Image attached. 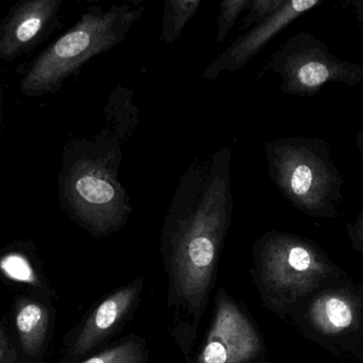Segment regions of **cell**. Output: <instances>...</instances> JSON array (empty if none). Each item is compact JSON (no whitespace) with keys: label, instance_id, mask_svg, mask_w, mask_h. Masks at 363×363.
I'll return each instance as SVG.
<instances>
[{"label":"cell","instance_id":"1","mask_svg":"<svg viewBox=\"0 0 363 363\" xmlns=\"http://www.w3.org/2000/svg\"><path fill=\"white\" fill-rule=\"evenodd\" d=\"M232 149L221 146L183 173L164 219L161 255L168 279V330L185 362L217 278L233 221Z\"/></svg>","mask_w":363,"mask_h":363},{"label":"cell","instance_id":"2","mask_svg":"<svg viewBox=\"0 0 363 363\" xmlns=\"http://www.w3.org/2000/svg\"><path fill=\"white\" fill-rule=\"evenodd\" d=\"M106 127L81 145L64 175L63 194L77 221L98 238L125 227L133 212L131 197L118 179L123 146L138 125L133 92L117 87L106 107Z\"/></svg>","mask_w":363,"mask_h":363},{"label":"cell","instance_id":"3","mask_svg":"<svg viewBox=\"0 0 363 363\" xmlns=\"http://www.w3.org/2000/svg\"><path fill=\"white\" fill-rule=\"evenodd\" d=\"M264 148L271 181L292 206L315 219L339 217L345 180L325 140L286 136Z\"/></svg>","mask_w":363,"mask_h":363},{"label":"cell","instance_id":"4","mask_svg":"<svg viewBox=\"0 0 363 363\" xmlns=\"http://www.w3.org/2000/svg\"><path fill=\"white\" fill-rule=\"evenodd\" d=\"M145 11L140 2L89 8L69 31L38 57L21 81V92L42 95L55 91L89 60L121 44Z\"/></svg>","mask_w":363,"mask_h":363},{"label":"cell","instance_id":"5","mask_svg":"<svg viewBox=\"0 0 363 363\" xmlns=\"http://www.w3.org/2000/svg\"><path fill=\"white\" fill-rule=\"evenodd\" d=\"M325 264L306 239L270 230L254 244L251 272L264 304L279 313L317 287L328 272Z\"/></svg>","mask_w":363,"mask_h":363},{"label":"cell","instance_id":"6","mask_svg":"<svg viewBox=\"0 0 363 363\" xmlns=\"http://www.w3.org/2000/svg\"><path fill=\"white\" fill-rule=\"evenodd\" d=\"M264 72L279 75V91L290 96H315L330 83L355 87L363 81V64L340 59L309 32L290 36L270 55Z\"/></svg>","mask_w":363,"mask_h":363},{"label":"cell","instance_id":"7","mask_svg":"<svg viewBox=\"0 0 363 363\" xmlns=\"http://www.w3.org/2000/svg\"><path fill=\"white\" fill-rule=\"evenodd\" d=\"M264 341L245 308L223 288L216 293L211 327L196 356L185 363H252Z\"/></svg>","mask_w":363,"mask_h":363},{"label":"cell","instance_id":"8","mask_svg":"<svg viewBox=\"0 0 363 363\" xmlns=\"http://www.w3.org/2000/svg\"><path fill=\"white\" fill-rule=\"evenodd\" d=\"M322 2L323 0H286L285 4L274 14L241 34L223 53L215 58L205 68L203 80H215L221 72L241 70L277 34Z\"/></svg>","mask_w":363,"mask_h":363},{"label":"cell","instance_id":"9","mask_svg":"<svg viewBox=\"0 0 363 363\" xmlns=\"http://www.w3.org/2000/svg\"><path fill=\"white\" fill-rule=\"evenodd\" d=\"M144 281L138 277L111 292L96 306L74 339V355L84 356L123 330L140 304Z\"/></svg>","mask_w":363,"mask_h":363},{"label":"cell","instance_id":"10","mask_svg":"<svg viewBox=\"0 0 363 363\" xmlns=\"http://www.w3.org/2000/svg\"><path fill=\"white\" fill-rule=\"evenodd\" d=\"M60 0L23 2L11 16L0 38V55L14 57L30 46L59 10Z\"/></svg>","mask_w":363,"mask_h":363},{"label":"cell","instance_id":"11","mask_svg":"<svg viewBox=\"0 0 363 363\" xmlns=\"http://www.w3.org/2000/svg\"><path fill=\"white\" fill-rule=\"evenodd\" d=\"M313 324L328 334L343 332L355 322L353 305L337 294H328L315 300L311 309Z\"/></svg>","mask_w":363,"mask_h":363},{"label":"cell","instance_id":"12","mask_svg":"<svg viewBox=\"0 0 363 363\" xmlns=\"http://www.w3.org/2000/svg\"><path fill=\"white\" fill-rule=\"evenodd\" d=\"M49 313L36 303H26L16 315V328L23 343V350L34 355L44 342L48 327Z\"/></svg>","mask_w":363,"mask_h":363},{"label":"cell","instance_id":"13","mask_svg":"<svg viewBox=\"0 0 363 363\" xmlns=\"http://www.w3.org/2000/svg\"><path fill=\"white\" fill-rule=\"evenodd\" d=\"M202 4V0H167L162 18L161 40L172 45Z\"/></svg>","mask_w":363,"mask_h":363},{"label":"cell","instance_id":"14","mask_svg":"<svg viewBox=\"0 0 363 363\" xmlns=\"http://www.w3.org/2000/svg\"><path fill=\"white\" fill-rule=\"evenodd\" d=\"M149 357L147 341L131 335L81 363H148Z\"/></svg>","mask_w":363,"mask_h":363},{"label":"cell","instance_id":"15","mask_svg":"<svg viewBox=\"0 0 363 363\" xmlns=\"http://www.w3.org/2000/svg\"><path fill=\"white\" fill-rule=\"evenodd\" d=\"M252 0H222L220 2V13L218 17L216 43L221 44L228 32L234 28L237 19L243 11L249 10Z\"/></svg>","mask_w":363,"mask_h":363},{"label":"cell","instance_id":"16","mask_svg":"<svg viewBox=\"0 0 363 363\" xmlns=\"http://www.w3.org/2000/svg\"><path fill=\"white\" fill-rule=\"evenodd\" d=\"M285 2L286 0H252L249 13L243 18L240 29H251L254 26L262 23L279 10Z\"/></svg>","mask_w":363,"mask_h":363},{"label":"cell","instance_id":"17","mask_svg":"<svg viewBox=\"0 0 363 363\" xmlns=\"http://www.w3.org/2000/svg\"><path fill=\"white\" fill-rule=\"evenodd\" d=\"M2 270L10 278L18 281L32 283L34 281V274L32 272L31 266L28 264L25 258L19 255H10L2 260Z\"/></svg>","mask_w":363,"mask_h":363},{"label":"cell","instance_id":"18","mask_svg":"<svg viewBox=\"0 0 363 363\" xmlns=\"http://www.w3.org/2000/svg\"><path fill=\"white\" fill-rule=\"evenodd\" d=\"M350 232L353 240L363 249V208L355 223L350 227Z\"/></svg>","mask_w":363,"mask_h":363},{"label":"cell","instance_id":"19","mask_svg":"<svg viewBox=\"0 0 363 363\" xmlns=\"http://www.w3.org/2000/svg\"><path fill=\"white\" fill-rule=\"evenodd\" d=\"M347 2L350 6H352L354 12H355L358 27H359L363 40V0H350V1Z\"/></svg>","mask_w":363,"mask_h":363},{"label":"cell","instance_id":"20","mask_svg":"<svg viewBox=\"0 0 363 363\" xmlns=\"http://www.w3.org/2000/svg\"><path fill=\"white\" fill-rule=\"evenodd\" d=\"M0 363H12L9 345H6V339L1 334H0Z\"/></svg>","mask_w":363,"mask_h":363},{"label":"cell","instance_id":"21","mask_svg":"<svg viewBox=\"0 0 363 363\" xmlns=\"http://www.w3.org/2000/svg\"><path fill=\"white\" fill-rule=\"evenodd\" d=\"M356 145H357L358 151H359L360 158L363 166V127L358 131L356 136Z\"/></svg>","mask_w":363,"mask_h":363}]
</instances>
